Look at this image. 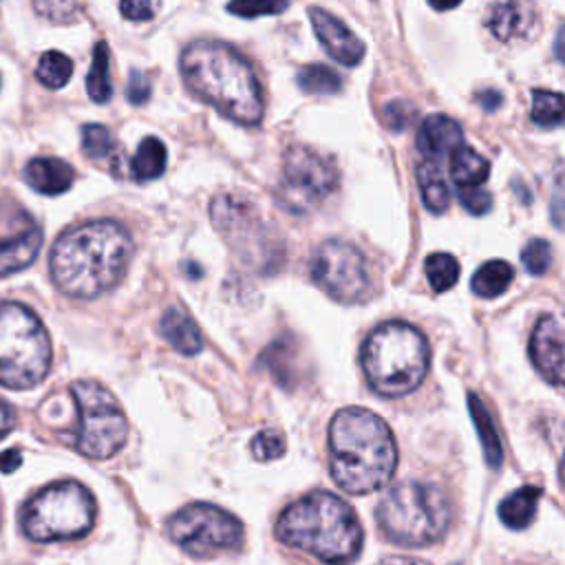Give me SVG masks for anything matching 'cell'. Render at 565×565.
<instances>
[{
    "label": "cell",
    "instance_id": "6da1fadb",
    "mask_svg": "<svg viewBox=\"0 0 565 565\" xmlns=\"http://www.w3.org/2000/svg\"><path fill=\"white\" fill-rule=\"evenodd\" d=\"M132 238L117 221H86L68 227L53 245L49 269L55 287L71 298H97L124 276Z\"/></svg>",
    "mask_w": 565,
    "mask_h": 565
},
{
    "label": "cell",
    "instance_id": "7a4b0ae2",
    "mask_svg": "<svg viewBox=\"0 0 565 565\" xmlns=\"http://www.w3.org/2000/svg\"><path fill=\"white\" fill-rule=\"evenodd\" d=\"M185 86L218 115L256 126L263 119V90L252 64L230 44L199 40L181 53Z\"/></svg>",
    "mask_w": 565,
    "mask_h": 565
},
{
    "label": "cell",
    "instance_id": "3957f363",
    "mask_svg": "<svg viewBox=\"0 0 565 565\" xmlns=\"http://www.w3.org/2000/svg\"><path fill=\"white\" fill-rule=\"evenodd\" d=\"M331 475L351 494H366L395 472L397 446L382 417L366 408L349 406L335 413L329 426Z\"/></svg>",
    "mask_w": 565,
    "mask_h": 565
},
{
    "label": "cell",
    "instance_id": "277c9868",
    "mask_svg": "<svg viewBox=\"0 0 565 565\" xmlns=\"http://www.w3.org/2000/svg\"><path fill=\"white\" fill-rule=\"evenodd\" d=\"M278 539L329 565L353 561L362 547V527L347 501L331 492H311L278 519Z\"/></svg>",
    "mask_w": 565,
    "mask_h": 565
},
{
    "label": "cell",
    "instance_id": "5b68a950",
    "mask_svg": "<svg viewBox=\"0 0 565 565\" xmlns=\"http://www.w3.org/2000/svg\"><path fill=\"white\" fill-rule=\"evenodd\" d=\"M362 369L371 388L384 397L415 391L428 371L430 349L422 331L393 320L375 327L362 344Z\"/></svg>",
    "mask_w": 565,
    "mask_h": 565
},
{
    "label": "cell",
    "instance_id": "8992f818",
    "mask_svg": "<svg viewBox=\"0 0 565 565\" xmlns=\"http://www.w3.org/2000/svg\"><path fill=\"white\" fill-rule=\"evenodd\" d=\"M375 516L391 541L422 547L444 536L450 523V503L433 483L399 481L380 499Z\"/></svg>",
    "mask_w": 565,
    "mask_h": 565
},
{
    "label": "cell",
    "instance_id": "52a82bcc",
    "mask_svg": "<svg viewBox=\"0 0 565 565\" xmlns=\"http://www.w3.org/2000/svg\"><path fill=\"white\" fill-rule=\"evenodd\" d=\"M51 340L42 320L22 302H0V384L38 386L51 369Z\"/></svg>",
    "mask_w": 565,
    "mask_h": 565
},
{
    "label": "cell",
    "instance_id": "ba28073f",
    "mask_svg": "<svg viewBox=\"0 0 565 565\" xmlns=\"http://www.w3.org/2000/svg\"><path fill=\"white\" fill-rule=\"evenodd\" d=\"M97 503L77 481H55L33 494L22 512V530L35 543L71 541L90 532Z\"/></svg>",
    "mask_w": 565,
    "mask_h": 565
},
{
    "label": "cell",
    "instance_id": "9c48e42d",
    "mask_svg": "<svg viewBox=\"0 0 565 565\" xmlns=\"http://www.w3.org/2000/svg\"><path fill=\"white\" fill-rule=\"evenodd\" d=\"M71 395L77 406L75 448L90 459L113 457L126 441L128 424L115 395L93 380L71 384Z\"/></svg>",
    "mask_w": 565,
    "mask_h": 565
},
{
    "label": "cell",
    "instance_id": "30bf717a",
    "mask_svg": "<svg viewBox=\"0 0 565 565\" xmlns=\"http://www.w3.org/2000/svg\"><path fill=\"white\" fill-rule=\"evenodd\" d=\"M316 285L342 305H362L373 296L371 269L364 254L347 241H324L309 263Z\"/></svg>",
    "mask_w": 565,
    "mask_h": 565
},
{
    "label": "cell",
    "instance_id": "8fae6325",
    "mask_svg": "<svg viewBox=\"0 0 565 565\" xmlns=\"http://www.w3.org/2000/svg\"><path fill=\"white\" fill-rule=\"evenodd\" d=\"M170 539L194 556L236 550L243 543L241 521L210 503H192L181 508L168 521Z\"/></svg>",
    "mask_w": 565,
    "mask_h": 565
},
{
    "label": "cell",
    "instance_id": "7c38bea8",
    "mask_svg": "<svg viewBox=\"0 0 565 565\" xmlns=\"http://www.w3.org/2000/svg\"><path fill=\"white\" fill-rule=\"evenodd\" d=\"M338 172L331 159L305 146H291L282 157V174L278 185L280 205L305 214L320 205L335 190Z\"/></svg>",
    "mask_w": 565,
    "mask_h": 565
},
{
    "label": "cell",
    "instance_id": "4fadbf2b",
    "mask_svg": "<svg viewBox=\"0 0 565 565\" xmlns=\"http://www.w3.org/2000/svg\"><path fill=\"white\" fill-rule=\"evenodd\" d=\"M212 223L225 238V243L249 265L267 267V258H274L276 249L267 234V225L256 205L238 194H221L210 205Z\"/></svg>",
    "mask_w": 565,
    "mask_h": 565
},
{
    "label": "cell",
    "instance_id": "5bb4252c",
    "mask_svg": "<svg viewBox=\"0 0 565 565\" xmlns=\"http://www.w3.org/2000/svg\"><path fill=\"white\" fill-rule=\"evenodd\" d=\"M40 247V223L18 201L0 199V278L29 267Z\"/></svg>",
    "mask_w": 565,
    "mask_h": 565
},
{
    "label": "cell",
    "instance_id": "9a60e30c",
    "mask_svg": "<svg viewBox=\"0 0 565 565\" xmlns=\"http://www.w3.org/2000/svg\"><path fill=\"white\" fill-rule=\"evenodd\" d=\"M309 20L316 38L324 46V51L344 66H355L362 62L366 49L364 42L333 13L320 7L309 9Z\"/></svg>",
    "mask_w": 565,
    "mask_h": 565
},
{
    "label": "cell",
    "instance_id": "2e32d148",
    "mask_svg": "<svg viewBox=\"0 0 565 565\" xmlns=\"http://www.w3.org/2000/svg\"><path fill=\"white\" fill-rule=\"evenodd\" d=\"M530 358L536 371L552 384H563V324L554 316H543L530 338Z\"/></svg>",
    "mask_w": 565,
    "mask_h": 565
},
{
    "label": "cell",
    "instance_id": "e0dca14e",
    "mask_svg": "<svg viewBox=\"0 0 565 565\" xmlns=\"http://www.w3.org/2000/svg\"><path fill=\"white\" fill-rule=\"evenodd\" d=\"M486 26L501 42L527 38L536 26V13L530 0H497L486 15Z\"/></svg>",
    "mask_w": 565,
    "mask_h": 565
},
{
    "label": "cell",
    "instance_id": "ac0fdd59",
    "mask_svg": "<svg viewBox=\"0 0 565 565\" xmlns=\"http://www.w3.org/2000/svg\"><path fill=\"white\" fill-rule=\"evenodd\" d=\"M417 148L428 161H437L439 157L452 154L463 141V132L459 121L448 115H428L417 130Z\"/></svg>",
    "mask_w": 565,
    "mask_h": 565
},
{
    "label": "cell",
    "instance_id": "d6986e66",
    "mask_svg": "<svg viewBox=\"0 0 565 565\" xmlns=\"http://www.w3.org/2000/svg\"><path fill=\"white\" fill-rule=\"evenodd\" d=\"M24 181L40 194L55 196L66 192L75 181L71 163L57 157H35L24 166Z\"/></svg>",
    "mask_w": 565,
    "mask_h": 565
},
{
    "label": "cell",
    "instance_id": "ffe728a7",
    "mask_svg": "<svg viewBox=\"0 0 565 565\" xmlns=\"http://www.w3.org/2000/svg\"><path fill=\"white\" fill-rule=\"evenodd\" d=\"M161 335L183 355H194L203 349V338L194 320L179 307H170L159 322Z\"/></svg>",
    "mask_w": 565,
    "mask_h": 565
},
{
    "label": "cell",
    "instance_id": "44dd1931",
    "mask_svg": "<svg viewBox=\"0 0 565 565\" xmlns=\"http://www.w3.org/2000/svg\"><path fill=\"white\" fill-rule=\"evenodd\" d=\"M539 499H541V488H536V486H523V488L510 492L499 503L501 521L512 530H525L534 519Z\"/></svg>",
    "mask_w": 565,
    "mask_h": 565
},
{
    "label": "cell",
    "instance_id": "7402d4cb",
    "mask_svg": "<svg viewBox=\"0 0 565 565\" xmlns=\"http://www.w3.org/2000/svg\"><path fill=\"white\" fill-rule=\"evenodd\" d=\"M490 174V163L477 150L459 146L450 154V177L457 188H479Z\"/></svg>",
    "mask_w": 565,
    "mask_h": 565
},
{
    "label": "cell",
    "instance_id": "603a6c76",
    "mask_svg": "<svg viewBox=\"0 0 565 565\" xmlns=\"http://www.w3.org/2000/svg\"><path fill=\"white\" fill-rule=\"evenodd\" d=\"M417 183H419V192L426 210H430L433 214H439L448 207L450 190L446 185V179L437 161H424L417 166Z\"/></svg>",
    "mask_w": 565,
    "mask_h": 565
},
{
    "label": "cell",
    "instance_id": "cb8c5ba5",
    "mask_svg": "<svg viewBox=\"0 0 565 565\" xmlns=\"http://www.w3.org/2000/svg\"><path fill=\"white\" fill-rule=\"evenodd\" d=\"M166 163H168V152L163 141H159L157 137H146L130 159V174L137 181H152L163 174Z\"/></svg>",
    "mask_w": 565,
    "mask_h": 565
},
{
    "label": "cell",
    "instance_id": "d4e9b609",
    "mask_svg": "<svg viewBox=\"0 0 565 565\" xmlns=\"http://www.w3.org/2000/svg\"><path fill=\"white\" fill-rule=\"evenodd\" d=\"M514 278V269L505 260H488L483 263L470 280V287L481 298H497L501 296Z\"/></svg>",
    "mask_w": 565,
    "mask_h": 565
},
{
    "label": "cell",
    "instance_id": "484cf974",
    "mask_svg": "<svg viewBox=\"0 0 565 565\" xmlns=\"http://www.w3.org/2000/svg\"><path fill=\"white\" fill-rule=\"evenodd\" d=\"M468 404H470V415L475 419V428H477V435H479L486 461L497 468L501 463L503 450H501V441H499V435L494 430V424H492V415L483 406L481 397L475 395V393L468 395Z\"/></svg>",
    "mask_w": 565,
    "mask_h": 565
},
{
    "label": "cell",
    "instance_id": "4316f807",
    "mask_svg": "<svg viewBox=\"0 0 565 565\" xmlns=\"http://www.w3.org/2000/svg\"><path fill=\"white\" fill-rule=\"evenodd\" d=\"M86 90L88 97L95 104H104L113 95V84H110V51L106 42H97L93 49V60L90 68L86 75Z\"/></svg>",
    "mask_w": 565,
    "mask_h": 565
},
{
    "label": "cell",
    "instance_id": "83f0119b",
    "mask_svg": "<svg viewBox=\"0 0 565 565\" xmlns=\"http://www.w3.org/2000/svg\"><path fill=\"white\" fill-rule=\"evenodd\" d=\"M35 75L46 88H62L73 75V62L60 51H46L38 60Z\"/></svg>",
    "mask_w": 565,
    "mask_h": 565
},
{
    "label": "cell",
    "instance_id": "f1b7e54d",
    "mask_svg": "<svg viewBox=\"0 0 565 565\" xmlns=\"http://www.w3.org/2000/svg\"><path fill=\"white\" fill-rule=\"evenodd\" d=\"M426 278L435 291H448L459 278V263L448 252H433L426 263Z\"/></svg>",
    "mask_w": 565,
    "mask_h": 565
},
{
    "label": "cell",
    "instance_id": "f546056e",
    "mask_svg": "<svg viewBox=\"0 0 565 565\" xmlns=\"http://www.w3.org/2000/svg\"><path fill=\"white\" fill-rule=\"evenodd\" d=\"M298 86L309 95H335L340 90V77L324 64H307L298 71Z\"/></svg>",
    "mask_w": 565,
    "mask_h": 565
},
{
    "label": "cell",
    "instance_id": "4dcf8cb0",
    "mask_svg": "<svg viewBox=\"0 0 565 565\" xmlns=\"http://www.w3.org/2000/svg\"><path fill=\"white\" fill-rule=\"evenodd\" d=\"M532 121L541 128H556L563 121V95L556 90L532 93Z\"/></svg>",
    "mask_w": 565,
    "mask_h": 565
},
{
    "label": "cell",
    "instance_id": "1f68e13d",
    "mask_svg": "<svg viewBox=\"0 0 565 565\" xmlns=\"http://www.w3.org/2000/svg\"><path fill=\"white\" fill-rule=\"evenodd\" d=\"M82 148L86 152V157L90 159H104L113 152L115 141L113 135L106 126L102 124H86L82 128Z\"/></svg>",
    "mask_w": 565,
    "mask_h": 565
},
{
    "label": "cell",
    "instance_id": "d6a6232c",
    "mask_svg": "<svg viewBox=\"0 0 565 565\" xmlns=\"http://www.w3.org/2000/svg\"><path fill=\"white\" fill-rule=\"evenodd\" d=\"M521 263L534 276L547 274V269L552 267V245L543 238H532L521 252Z\"/></svg>",
    "mask_w": 565,
    "mask_h": 565
},
{
    "label": "cell",
    "instance_id": "836d02e7",
    "mask_svg": "<svg viewBox=\"0 0 565 565\" xmlns=\"http://www.w3.org/2000/svg\"><path fill=\"white\" fill-rule=\"evenodd\" d=\"M33 9L55 24H68L77 18L79 0H33Z\"/></svg>",
    "mask_w": 565,
    "mask_h": 565
},
{
    "label": "cell",
    "instance_id": "e575fe53",
    "mask_svg": "<svg viewBox=\"0 0 565 565\" xmlns=\"http://www.w3.org/2000/svg\"><path fill=\"white\" fill-rule=\"evenodd\" d=\"M287 9V0H230L227 11L241 18L276 15Z\"/></svg>",
    "mask_w": 565,
    "mask_h": 565
},
{
    "label": "cell",
    "instance_id": "d590c367",
    "mask_svg": "<svg viewBox=\"0 0 565 565\" xmlns=\"http://www.w3.org/2000/svg\"><path fill=\"white\" fill-rule=\"evenodd\" d=\"M285 452V437L278 430L265 428L252 439V455L260 461L278 459Z\"/></svg>",
    "mask_w": 565,
    "mask_h": 565
},
{
    "label": "cell",
    "instance_id": "8d00e7d4",
    "mask_svg": "<svg viewBox=\"0 0 565 565\" xmlns=\"http://www.w3.org/2000/svg\"><path fill=\"white\" fill-rule=\"evenodd\" d=\"M459 203L466 212L481 216L492 207V196L481 188H459Z\"/></svg>",
    "mask_w": 565,
    "mask_h": 565
},
{
    "label": "cell",
    "instance_id": "74e56055",
    "mask_svg": "<svg viewBox=\"0 0 565 565\" xmlns=\"http://www.w3.org/2000/svg\"><path fill=\"white\" fill-rule=\"evenodd\" d=\"M384 121H386V126L388 128H393V130H404L411 121H413V117H415V108H413V104H408V102H404V99H397V102H391L386 108H384Z\"/></svg>",
    "mask_w": 565,
    "mask_h": 565
},
{
    "label": "cell",
    "instance_id": "f35d334b",
    "mask_svg": "<svg viewBox=\"0 0 565 565\" xmlns=\"http://www.w3.org/2000/svg\"><path fill=\"white\" fill-rule=\"evenodd\" d=\"M119 11L130 22H146L152 18L150 0H119Z\"/></svg>",
    "mask_w": 565,
    "mask_h": 565
},
{
    "label": "cell",
    "instance_id": "ab89813d",
    "mask_svg": "<svg viewBox=\"0 0 565 565\" xmlns=\"http://www.w3.org/2000/svg\"><path fill=\"white\" fill-rule=\"evenodd\" d=\"M128 99L130 104H143L150 97V79L141 71H132L128 79Z\"/></svg>",
    "mask_w": 565,
    "mask_h": 565
},
{
    "label": "cell",
    "instance_id": "60d3db41",
    "mask_svg": "<svg viewBox=\"0 0 565 565\" xmlns=\"http://www.w3.org/2000/svg\"><path fill=\"white\" fill-rule=\"evenodd\" d=\"M475 102H477L486 113H492V110H497V108L501 106L503 99H501V93H499V90H494V88H483V90L477 93Z\"/></svg>",
    "mask_w": 565,
    "mask_h": 565
},
{
    "label": "cell",
    "instance_id": "b9f144b4",
    "mask_svg": "<svg viewBox=\"0 0 565 565\" xmlns=\"http://www.w3.org/2000/svg\"><path fill=\"white\" fill-rule=\"evenodd\" d=\"M22 463V455H20V450H4L2 455H0V470L2 472H13L18 466Z\"/></svg>",
    "mask_w": 565,
    "mask_h": 565
},
{
    "label": "cell",
    "instance_id": "7bdbcfd3",
    "mask_svg": "<svg viewBox=\"0 0 565 565\" xmlns=\"http://www.w3.org/2000/svg\"><path fill=\"white\" fill-rule=\"evenodd\" d=\"M13 422H15V415H13L11 406L0 399V439L13 428Z\"/></svg>",
    "mask_w": 565,
    "mask_h": 565
},
{
    "label": "cell",
    "instance_id": "ee69618b",
    "mask_svg": "<svg viewBox=\"0 0 565 565\" xmlns=\"http://www.w3.org/2000/svg\"><path fill=\"white\" fill-rule=\"evenodd\" d=\"M428 4L437 11H450L455 9L457 4H461V0H428Z\"/></svg>",
    "mask_w": 565,
    "mask_h": 565
},
{
    "label": "cell",
    "instance_id": "f6af8a7d",
    "mask_svg": "<svg viewBox=\"0 0 565 565\" xmlns=\"http://www.w3.org/2000/svg\"><path fill=\"white\" fill-rule=\"evenodd\" d=\"M380 565H417V563H413L408 558H388V561H382Z\"/></svg>",
    "mask_w": 565,
    "mask_h": 565
},
{
    "label": "cell",
    "instance_id": "bcb514c9",
    "mask_svg": "<svg viewBox=\"0 0 565 565\" xmlns=\"http://www.w3.org/2000/svg\"><path fill=\"white\" fill-rule=\"evenodd\" d=\"M561 46H563V29H558V33H556V44H554V49H556V57H558V60H563V55H561Z\"/></svg>",
    "mask_w": 565,
    "mask_h": 565
}]
</instances>
